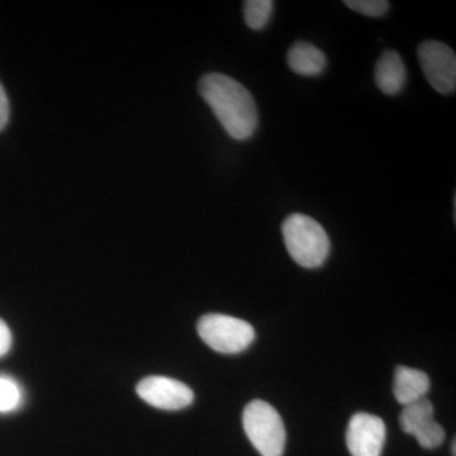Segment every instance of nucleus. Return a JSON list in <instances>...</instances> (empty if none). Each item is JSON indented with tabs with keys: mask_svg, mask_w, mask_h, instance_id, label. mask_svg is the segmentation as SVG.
<instances>
[{
	"mask_svg": "<svg viewBox=\"0 0 456 456\" xmlns=\"http://www.w3.org/2000/svg\"><path fill=\"white\" fill-rule=\"evenodd\" d=\"M198 89L228 136L237 141L254 136L259 113L253 95L241 83L227 75L212 73L204 75Z\"/></svg>",
	"mask_w": 456,
	"mask_h": 456,
	"instance_id": "nucleus-1",
	"label": "nucleus"
},
{
	"mask_svg": "<svg viewBox=\"0 0 456 456\" xmlns=\"http://www.w3.org/2000/svg\"><path fill=\"white\" fill-rule=\"evenodd\" d=\"M281 233L288 254L302 268L316 269L325 264L331 244L325 228L316 220L294 213L285 218Z\"/></svg>",
	"mask_w": 456,
	"mask_h": 456,
	"instance_id": "nucleus-2",
	"label": "nucleus"
},
{
	"mask_svg": "<svg viewBox=\"0 0 456 456\" xmlns=\"http://www.w3.org/2000/svg\"><path fill=\"white\" fill-rule=\"evenodd\" d=\"M246 436L261 456H281L287 443V431L281 415L266 402H250L242 415Z\"/></svg>",
	"mask_w": 456,
	"mask_h": 456,
	"instance_id": "nucleus-3",
	"label": "nucleus"
},
{
	"mask_svg": "<svg viewBox=\"0 0 456 456\" xmlns=\"http://www.w3.org/2000/svg\"><path fill=\"white\" fill-rule=\"evenodd\" d=\"M197 329L200 338L221 354L242 353L255 340V330L250 323L227 314H206Z\"/></svg>",
	"mask_w": 456,
	"mask_h": 456,
	"instance_id": "nucleus-4",
	"label": "nucleus"
},
{
	"mask_svg": "<svg viewBox=\"0 0 456 456\" xmlns=\"http://www.w3.org/2000/svg\"><path fill=\"white\" fill-rule=\"evenodd\" d=\"M419 61L428 84L441 93L452 94L456 89V56L454 50L439 41L419 45Z\"/></svg>",
	"mask_w": 456,
	"mask_h": 456,
	"instance_id": "nucleus-5",
	"label": "nucleus"
},
{
	"mask_svg": "<svg viewBox=\"0 0 456 456\" xmlns=\"http://www.w3.org/2000/svg\"><path fill=\"white\" fill-rule=\"evenodd\" d=\"M136 391L142 401L159 410L179 411L194 401V393L187 384L160 375L141 380Z\"/></svg>",
	"mask_w": 456,
	"mask_h": 456,
	"instance_id": "nucleus-6",
	"label": "nucleus"
},
{
	"mask_svg": "<svg viewBox=\"0 0 456 456\" xmlns=\"http://www.w3.org/2000/svg\"><path fill=\"white\" fill-rule=\"evenodd\" d=\"M399 421L402 430L415 436L422 448H437L445 440V431L434 419V406L428 398L404 406Z\"/></svg>",
	"mask_w": 456,
	"mask_h": 456,
	"instance_id": "nucleus-7",
	"label": "nucleus"
},
{
	"mask_svg": "<svg viewBox=\"0 0 456 456\" xmlns=\"http://www.w3.org/2000/svg\"><path fill=\"white\" fill-rule=\"evenodd\" d=\"M386 436V425L380 417L365 412L355 413L347 426V449L353 456H380Z\"/></svg>",
	"mask_w": 456,
	"mask_h": 456,
	"instance_id": "nucleus-8",
	"label": "nucleus"
},
{
	"mask_svg": "<svg viewBox=\"0 0 456 456\" xmlns=\"http://www.w3.org/2000/svg\"><path fill=\"white\" fill-rule=\"evenodd\" d=\"M375 84L387 95H397L406 86L407 70L398 53L386 50L378 59L374 71Z\"/></svg>",
	"mask_w": 456,
	"mask_h": 456,
	"instance_id": "nucleus-9",
	"label": "nucleus"
},
{
	"mask_svg": "<svg viewBox=\"0 0 456 456\" xmlns=\"http://www.w3.org/2000/svg\"><path fill=\"white\" fill-rule=\"evenodd\" d=\"M430 387V378L425 371L407 367H398L395 370L393 393L403 407L426 398Z\"/></svg>",
	"mask_w": 456,
	"mask_h": 456,
	"instance_id": "nucleus-10",
	"label": "nucleus"
},
{
	"mask_svg": "<svg viewBox=\"0 0 456 456\" xmlns=\"http://www.w3.org/2000/svg\"><path fill=\"white\" fill-rule=\"evenodd\" d=\"M288 65L293 73L302 77H318L325 71L327 59L314 45L298 41L290 47L287 56Z\"/></svg>",
	"mask_w": 456,
	"mask_h": 456,
	"instance_id": "nucleus-11",
	"label": "nucleus"
},
{
	"mask_svg": "<svg viewBox=\"0 0 456 456\" xmlns=\"http://www.w3.org/2000/svg\"><path fill=\"white\" fill-rule=\"evenodd\" d=\"M274 2L272 0H248L244 3L246 25L254 31H261L268 25L272 18Z\"/></svg>",
	"mask_w": 456,
	"mask_h": 456,
	"instance_id": "nucleus-12",
	"label": "nucleus"
},
{
	"mask_svg": "<svg viewBox=\"0 0 456 456\" xmlns=\"http://www.w3.org/2000/svg\"><path fill=\"white\" fill-rule=\"evenodd\" d=\"M23 401L20 384L5 374H0V413L13 412Z\"/></svg>",
	"mask_w": 456,
	"mask_h": 456,
	"instance_id": "nucleus-13",
	"label": "nucleus"
},
{
	"mask_svg": "<svg viewBox=\"0 0 456 456\" xmlns=\"http://www.w3.org/2000/svg\"><path fill=\"white\" fill-rule=\"evenodd\" d=\"M344 4L362 16L373 18L386 16L391 7L386 0H346Z\"/></svg>",
	"mask_w": 456,
	"mask_h": 456,
	"instance_id": "nucleus-14",
	"label": "nucleus"
},
{
	"mask_svg": "<svg viewBox=\"0 0 456 456\" xmlns=\"http://www.w3.org/2000/svg\"><path fill=\"white\" fill-rule=\"evenodd\" d=\"M12 342H13V338H12L11 330L7 323L0 318V358L7 355L9 350L12 349Z\"/></svg>",
	"mask_w": 456,
	"mask_h": 456,
	"instance_id": "nucleus-15",
	"label": "nucleus"
},
{
	"mask_svg": "<svg viewBox=\"0 0 456 456\" xmlns=\"http://www.w3.org/2000/svg\"><path fill=\"white\" fill-rule=\"evenodd\" d=\"M9 113H11V110H9L7 93L0 84V131L4 130L5 126L8 125Z\"/></svg>",
	"mask_w": 456,
	"mask_h": 456,
	"instance_id": "nucleus-16",
	"label": "nucleus"
},
{
	"mask_svg": "<svg viewBox=\"0 0 456 456\" xmlns=\"http://www.w3.org/2000/svg\"><path fill=\"white\" fill-rule=\"evenodd\" d=\"M452 454L455 455V441L452 443Z\"/></svg>",
	"mask_w": 456,
	"mask_h": 456,
	"instance_id": "nucleus-17",
	"label": "nucleus"
}]
</instances>
